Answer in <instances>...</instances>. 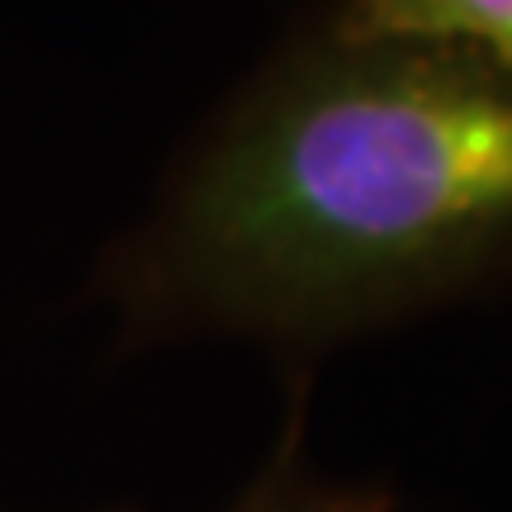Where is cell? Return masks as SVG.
<instances>
[{
	"label": "cell",
	"mask_w": 512,
	"mask_h": 512,
	"mask_svg": "<svg viewBox=\"0 0 512 512\" xmlns=\"http://www.w3.org/2000/svg\"><path fill=\"white\" fill-rule=\"evenodd\" d=\"M512 271V76L337 38L256 76L110 252L128 337L337 342Z\"/></svg>",
	"instance_id": "1"
},
{
	"label": "cell",
	"mask_w": 512,
	"mask_h": 512,
	"mask_svg": "<svg viewBox=\"0 0 512 512\" xmlns=\"http://www.w3.org/2000/svg\"><path fill=\"white\" fill-rule=\"evenodd\" d=\"M332 34L460 48L512 76V0H347Z\"/></svg>",
	"instance_id": "2"
},
{
	"label": "cell",
	"mask_w": 512,
	"mask_h": 512,
	"mask_svg": "<svg viewBox=\"0 0 512 512\" xmlns=\"http://www.w3.org/2000/svg\"><path fill=\"white\" fill-rule=\"evenodd\" d=\"M394 498L361 484H337L318 475L304 456V413H294L280 446L271 451L266 470L228 512H389Z\"/></svg>",
	"instance_id": "3"
}]
</instances>
